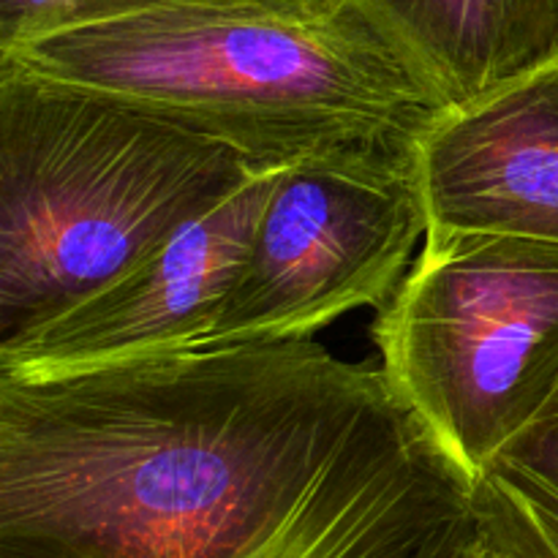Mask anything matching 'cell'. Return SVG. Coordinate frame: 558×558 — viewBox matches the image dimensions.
I'll return each mask as SVG.
<instances>
[{
	"label": "cell",
	"instance_id": "obj_1",
	"mask_svg": "<svg viewBox=\"0 0 558 558\" xmlns=\"http://www.w3.org/2000/svg\"><path fill=\"white\" fill-rule=\"evenodd\" d=\"M316 338L0 376V558H207L298 512L403 412Z\"/></svg>",
	"mask_w": 558,
	"mask_h": 558
},
{
	"label": "cell",
	"instance_id": "obj_2",
	"mask_svg": "<svg viewBox=\"0 0 558 558\" xmlns=\"http://www.w3.org/2000/svg\"><path fill=\"white\" fill-rule=\"evenodd\" d=\"M0 65L161 114L262 172L327 163L407 178L447 109L360 0L147 5L0 49Z\"/></svg>",
	"mask_w": 558,
	"mask_h": 558
},
{
	"label": "cell",
	"instance_id": "obj_3",
	"mask_svg": "<svg viewBox=\"0 0 558 558\" xmlns=\"http://www.w3.org/2000/svg\"><path fill=\"white\" fill-rule=\"evenodd\" d=\"M256 172L227 142L0 65V341L96 292Z\"/></svg>",
	"mask_w": 558,
	"mask_h": 558
},
{
	"label": "cell",
	"instance_id": "obj_4",
	"mask_svg": "<svg viewBox=\"0 0 558 558\" xmlns=\"http://www.w3.org/2000/svg\"><path fill=\"white\" fill-rule=\"evenodd\" d=\"M374 341L398 401L474 480L558 392V243L425 232Z\"/></svg>",
	"mask_w": 558,
	"mask_h": 558
},
{
	"label": "cell",
	"instance_id": "obj_5",
	"mask_svg": "<svg viewBox=\"0 0 558 558\" xmlns=\"http://www.w3.org/2000/svg\"><path fill=\"white\" fill-rule=\"evenodd\" d=\"M420 238L425 216L412 174L281 169L243 270L196 347L316 338L349 311H381L414 265Z\"/></svg>",
	"mask_w": 558,
	"mask_h": 558
},
{
	"label": "cell",
	"instance_id": "obj_6",
	"mask_svg": "<svg viewBox=\"0 0 558 558\" xmlns=\"http://www.w3.org/2000/svg\"><path fill=\"white\" fill-rule=\"evenodd\" d=\"M272 178L256 172L96 292L0 341V376L41 379L194 349L243 270Z\"/></svg>",
	"mask_w": 558,
	"mask_h": 558
},
{
	"label": "cell",
	"instance_id": "obj_7",
	"mask_svg": "<svg viewBox=\"0 0 558 558\" xmlns=\"http://www.w3.org/2000/svg\"><path fill=\"white\" fill-rule=\"evenodd\" d=\"M474 480L409 409L349 447L267 537L207 558H469Z\"/></svg>",
	"mask_w": 558,
	"mask_h": 558
},
{
	"label": "cell",
	"instance_id": "obj_8",
	"mask_svg": "<svg viewBox=\"0 0 558 558\" xmlns=\"http://www.w3.org/2000/svg\"><path fill=\"white\" fill-rule=\"evenodd\" d=\"M412 180L425 232L558 243V52L441 109Z\"/></svg>",
	"mask_w": 558,
	"mask_h": 558
},
{
	"label": "cell",
	"instance_id": "obj_9",
	"mask_svg": "<svg viewBox=\"0 0 558 558\" xmlns=\"http://www.w3.org/2000/svg\"><path fill=\"white\" fill-rule=\"evenodd\" d=\"M447 107L558 52L554 0H360Z\"/></svg>",
	"mask_w": 558,
	"mask_h": 558
},
{
	"label": "cell",
	"instance_id": "obj_10",
	"mask_svg": "<svg viewBox=\"0 0 558 558\" xmlns=\"http://www.w3.org/2000/svg\"><path fill=\"white\" fill-rule=\"evenodd\" d=\"M474 507L505 558H558V392L474 477Z\"/></svg>",
	"mask_w": 558,
	"mask_h": 558
},
{
	"label": "cell",
	"instance_id": "obj_11",
	"mask_svg": "<svg viewBox=\"0 0 558 558\" xmlns=\"http://www.w3.org/2000/svg\"><path fill=\"white\" fill-rule=\"evenodd\" d=\"M185 3H238V5H311L316 0H0V49L27 41L41 33L118 14V11L147 9V5H185Z\"/></svg>",
	"mask_w": 558,
	"mask_h": 558
},
{
	"label": "cell",
	"instance_id": "obj_12",
	"mask_svg": "<svg viewBox=\"0 0 558 558\" xmlns=\"http://www.w3.org/2000/svg\"><path fill=\"white\" fill-rule=\"evenodd\" d=\"M469 558H505L499 554V550L494 548V545L488 543V539H485V534H483V529H480V543H477V548L472 550V556Z\"/></svg>",
	"mask_w": 558,
	"mask_h": 558
},
{
	"label": "cell",
	"instance_id": "obj_13",
	"mask_svg": "<svg viewBox=\"0 0 558 558\" xmlns=\"http://www.w3.org/2000/svg\"><path fill=\"white\" fill-rule=\"evenodd\" d=\"M554 3H556V5H558V0H554Z\"/></svg>",
	"mask_w": 558,
	"mask_h": 558
}]
</instances>
